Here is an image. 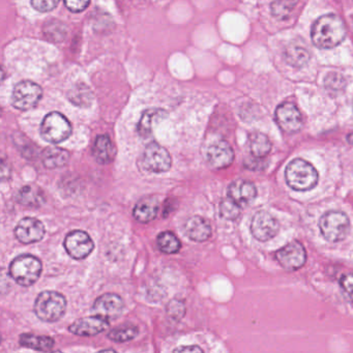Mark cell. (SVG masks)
<instances>
[{
	"mask_svg": "<svg viewBox=\"0 0 353 353\" xmlns=\"http://www.w3.org/2000/svg\"><path fill=\"white\" fill-rule=\"evenodd\" d=\"M313 44L319 49H332L346 37V28L340 17L334 14L324 15L314 23L311 32Z\"/></svg>",
	"mask_w": 353,
	"mask_h": 353,
	"instance_id": "1",
	"label": "cell"
},
{
	"mask_svg": "<svg viewBox=\"0 0 353 353\" xmlns=\"http://www.w3.org/2000/svg\"><path fill=\"white\" fill-rule=\"evenodd\" d=\"M287 185L295 191L305 192L313 189L318 183V173L313 165L296 159L289 163L285 171Z\"/></svg>",
	"mask_w": 353,
	"mask_h": 353,
	"instance_id": "2",
	"label": "cell"
},
{
	"mask_svg": "<svg viewBox=\"0 0 353 353\" xmlns=\"http://www.w3.org/2000/svg\"><path fill=\"white\" fill-rule=\"evenodd\" d=\"M42 262L32 255L24 254L18 256L10 265V276L20 286L30 287L34 285L42 274Z\"/></svg>",
	"mask_w": 353,
	"mask_h": 353,
	"instance_id": "3",
	"label": "cell"
},
{
	"mask_svg": "<svg viewBox=\"0 0 353 353\" xmlns=\"http://www.w3.org/2000/svg\"><path fill=\"white\" fill-rule=\"evenodd\" d=\"M67 310V299L55 291H44L39 294L34 303V313L45 322L59 321Z\"/></svg>",
	"mask_w": 353,
	"mask_h": 353,
	"instance_id": "4",
	"label": "cell"
},
{
	"mask_svg": "<svg viewBox=\"0 0 353 353\" xmlns=\"http://www.w3.org/2000/svg\"><path fill=\"white\" fill-rule=\"evenodd\" d=\"M319 228L326 241L338 243L348 234L350 222L344 212H328L320 219Z\"/></svg>",
	"mask_w": 353,
	"mask_h": 353,
	"instance_id": "5",
	"label": "cell"
},
{
	"mask_svg": "<svg viewBox=\"0 0 353 353\" xmlns=\"http://www.w3.org/2000/svg\"><path fill=\"white\" fill-rule=\"evenodd\" d=\"M71 134V123L65 115L59 112L49 113L41 125L43 139L50 143H61L67 140Z\"/></svg>",
	"mask_w": 353,
	"mask_h": 353,
	"instance_id": "6",
	"label": "cell"
},
{
	"mask_svg": "<svg viewBox=\"0 0 353 353\" xmlns=\"http://www.w3.org/2000/svg\"><path fill=\"white\" fill-rule=\"evenodd\" d=\"M43 97L42 88L32 81H22L14 88L12 104L22 111L34 108Z\"/></svg>",
	"mask_w": 353,
	"mask_h": 353,
	"instance_id": "7",
	"label": "cell"
},
{
	"mask_svg": "<svg viewBox=\"0 0 353 353\" xmlns=\"http://www.w3.org/2000/svg\"><path fill=\"white\" fill-rule=\"evenodd\" d=\"M171 157L166 148L157 142L146 146L142 157V165L146 170L154 173H164L171 168Z\"/></svg>",
	"mask_w": 353,
	"mask_h": 353,
	"instance_id": "8",
	"label": "cell"
},
{
	"mask_svg": "<svg viewBox=\"0 0 353 353\" xmlns=\"http://www.w3.org/2000/svg\"><path fill=\"white\" fill-rule=\"evenodd\" d=\"M279 263L289 272L299 270L307 261L305 247L299 241H291L276 253Z\"/></svg>",
	"mask_w": 353,
	"mask_h": 353,
	"instance_id": "9",
	"label": "cell"
},
{
	"mask_svg": "<svg viewBox=\"0 0 353 353\" xmlns=\"http://www.w3.org/2000/svg\"><path fill=\"white\" fill-rule=\"evenodd\" d=\"M65 251L74 259L81 260L94 251V241L88 233L81 230L70 232L65 239Z\"/></svg>",
	"mask_w": 353,
	"mask_h": 353,
	"instance_id": "10",
	"label": "cell"
},
{
	"mask_svg": "<svg viewBox=\"0 0 353 353\" xmlns=\"http://www.w3.org/2000/svg\"><path fill=\"white\" fill-rule=\"evenodd\" d=\"M276 121L281 130L289 134L296 133L303 127V117L293 103L285 102L276 108Z\"/></svg>",
	"mask_w": 353,
	"mask_h": 353,
	"instance_id": "11",
	"label": "cell"
},
{
	"mask_svg": "<svg viewBox=\"0 0 353 353\" xmlns=\"http://www.w3.org/2000/svg\"><path fill=\"white\" fill-rule=\"evenodd\" d=\"M279 231V223L270 212H258L251 223V232L256 239L268 241L276 236Z\"/></svg>",
	"mask_w": 353,
	"mask_h": 353,
	"instance_id": "12",
	"label": "cell"
},
{
	"mask_svg": "<svg viewBox=\"0 0 353 353\" xmlns=\"http://www.w3.org/2000/svg\"><path fill=\"white\" fill-rule=\"evenodd\" d=\"M15 235L20 243L26 245L38 243L44 237V224L36 218L28 216V218L22 219L16 226Z\"/></svg>",
	"mask_w": 353,
	"mask_h": 353,
	"instance_id": "13",
	"label": "cell"
},
{
	"mask_svg": "<svg viewBox=\"0 0 353 353\" xmlns=\"http://www.w3.org/2000/svg\"><path fill=\"white\" fill-rule=\"evenodd\" d=\"M123 305L125 303L121 296L108 293V294L102 295L94 301L92 311L94 315L101 316L108 320L114 319L121 316Z\"/></svg>",
	"mask_w": 353,
	"mask_h": 353,
	"instance_id": "14",
	"label": "cell"
},
{
	"mask_svg": "<svg viewBox=\"0 0 353 353\" xmlns=\"http://www.w3.org/2000/svg\"><path fill=\"white\" fill-rule=\"evenodd\" d=\"M109 327V321L106 318L94 315L92 317H86L83 319L74 322L70 326L72 334L82 336H92L105 332Z\"/></svg>",
	"mask_w": 353,
	"mask_h": 353,
	"instance_id": "15",
	"label": "cell"
},
{
	"mask_svg": "<svg viewBox=\"0 0 353 353\" xmlns=\"http://www.w3.org/2000/svg\"><path fill=\"white\" fill-rule=\"evenodd\" d=\"M208 161L210 166L216 169H224L230 166L234 160V152L226 141H218L212 144L208 150Z\"/></svg>",
	"mask_w": 353,
	"mask_h": 353,
	"instance_id": "16",
	"label": "cell"
},
{
	"mask_svg": "<svg viewBox=\"0 0 353 353\" xmlns=\"http://www.w3.org/2000/svg\"><path fill=\"white\" fill-rule=\"evenodd\" d=\"M257 189L251 181L245 179H237L233 181L228 188V197L239 205H249L255 200Z\"/></svg>",
	"mask_w": 353,
	"mask_h": 353,
	"instance_id": "17",
	"label": "cell"
},
{
	"mask_svg": "<svg viewBox=\"0 0 353 353\" xmlns=\"http://www.w3.org/2000/svg\"><path fill=\"white\" fill-rule=\"evenodd\" d=\"M185 231L190 239L197 241V243H202V241H208L212 235V226L205 219L195 216L187 221L185 225Z\"/></svg>",
	"mask_w": 353,
	"mask_h": 353,
	"instance_id": "18",
	"label": "cell"
},
{
	"mask_svg": "<svg viewBox=\"0 0 353 353\" xmlns=\"http://www.w3.org/2000/svg\"><path fill=\"white\" fill-rule=\"evenodd\" d=\"M16 200L26 208H40L44 204L45 194L37 185H26L16 194Z\"/></svg>",
	"mask_w": 353,
	"mask_h": 353,
	"instance_id": "19",
	"label": "cell"
},
{
	"mask_svg": "<svg viewBox=\"0 0 353 353\" xmlns=\"http://www.w3.org/2000/svg\"><path fill=\"white\" fill-rule=\"evenodd\" d=\"M159 212V201L154 197H145L136 204L133 216L138 222L148 223L156 219Z\"/></svg>",
	"mask_w": 353,
	"mask_h": 353,
	"instance_id": "20",
	"label": "cell"
},
{
	"mask_svg": "<svg viewBox=\"0 0 353 353\" xmlns=\"http://www.w3.org/2000/svg\"><path fill=\"white\" fill-rule=\"evenodd\" d=\"M92 154L100 164H109L114 160L115 148L109 136H98L92 148Z\"/></svg>",
	"mask_w": 353,
	"mask_h": 353,
	"instance_id": "21",
	"label": "cell"
},
{
	"mask_svg": "<svg viewBox=\"0 0 353 353\" xmlns=\"http://www.w3.org/2000/svg\"><path fill=\"white\" fill-rule=\"evenodd\" d=\"M70 154L63 148L49 146L42 152V162L48 169L61 168L69 162Z\"/></svg>",
	"mask_w": 353,
	"mask_h": 353,
	"instance_id": "22",
	"label": "cell"
},
{
	"mask_svg": "<svg viewBox=\"0 0 353 353\" xmlns=\"http://www.w3.org/2000/svg\"><path fill=\"white\" fill-rule=\"evenodd\" d=\"M166 112L161 109H148L142 114L138 123V133L141 137L146 138L152 135V127L156 121L165 119Z\"/></svg>",
	"mask_w": 353,
	"mask_h": 353,
	"instance_id": "23",
	"label": "cell"
},
{
	"mask_svg": "<svg viewBox=\"0 0 353 353\" xmlns=\"http://www.w3.org/2000/svg\"><path fill=\"white\" fill-rule=\"evenodd\" d=\"M19 343L22 346L37 351H44V352L52 350L54 346V340L51 336H36L32 334H21Z\"/></svg>",
	"mask_w": 353,
	"mask_h": 353,
	"instance_id": "24",
	"label": "cell"
},
{
	"mask_svg": "<svg viewBox=\"0 0 353 353\" xmlns=\"http://www.w3.org/2000/svg\"><path fill=\"white\" fill-rule=\"evenodd\" d=\"M159 250L164 254H175L181 250L179 239L170 231L160 233L157 239Z\"/></svg>",
	"mask_w": 353,
	"mask_h": 353,
	"instance_id": "25",
	"label": "cell"
},
{
	"mask_svg": "<svg viewBox=\"0 0 353 353\" xmlns=\"http://www.w3.org/2000/svg\"><path fill=\"white\" fill-rule=\"evenodd\" d=\"M138 334L139 330L137 326L130 323L121 324L109 332L108 338L113 342L125 343L133 340Z\"/></svg>",
	"mask_w": 353,
	"mask_h": 353,
	"instance_id": "26",
	"label": "cell"
},
{
	"mask_svg": "<svg viewBox=\"0 0 353 353\" xmlns=\"http://www.w3.org/2000/svg\"><path fill=\"white\" fill-rule=\"evenodd\" d=\"M272 150V143L268 136L256 133L251 138V152L255 158H264Z\"/></svg>",
	"mask_w": 353,
	"mask_h": 353,
	"instance_id": "27",
	"label": "cell"
},
{
	"mask_svg": "<svg viewBox=\"0 0 353 353\" xmlns=\"http://www.w3.org/2000/svg\"><path fill=\"white\" fill-rule=\"evenodd\" d=\"M285 59L289 65L293 67H301L309 61L310 54L307 49L294 45L287 49L285 52Z\"/></svg>",
	"mask_w": 353,
	"mask_h": 353,
	"instance_id": "28",
	"label": "cell"
},
{
	"mask_svg": "<svg viewBox=\"0 0 353 353\" xmlns=\"http://www.w3.org/2000/svg\"><path fill=\"white\" fill-rule=\"evenodd\" d=\"M296 6V0H274L270 6L272 14L276 19L284 20L290 16Z\"/></svg>",
	"mask_w": 353,
	"mask_h": 353,
	"instance_id": "29",
	"label": "cell"
},
{
	"mask_svg": "<svg viewBox=\"0 0 353 353\" xmlns=\"http://www.w3.org/2000/svg\"><path fill=\"white\" fill-rule=\"evenodd\" d=\"M220 212L223 218L227 220H235L241 214V205L228 197L221 202Z\"/></svg>",
	"mask_w": 353,
	"mask_h": 353,
	"instance_id": "30",
	"label": "cell"
},
{
	"mask_svg": "<svg viewBox=\"0 0 353 353\" xmlns=\"http://www.w3.org/2000/svg\"><path fill=\"white\" fill-rule=\"evenodd\" d=\"M59 1L61 0H32V6L41 13H48L59 6Z\"/></svg>",
	"mask_w": 353,
	"mask_h": 353,
	"instance_id": "31",
	"label": "cell"
},
{
	"mask_svg": "<svg viewBox=\"0 0 353 353\" xmlns=\"http://www.w3.org/2000/svg\"><path fill=\"white\" fill-rule=\"evenodd\" d=\"M340 285L347 299L353 303V274L343 276L340 280Z\"/></svg>",
	"mask_w": 353,
	"mask_h": 353,
	"instance_id": "32",
	"label": "cell"
},
{
	"mask_svg": "<svg viewBox=\"0 0 353 353\" xmlns=\"http://www.w3.org/2000/svg\"><path fill=\"white\" fill-rule=\"evenodd\" d=\"M90 0H65V5L73 13H81L90 5Z\"/></svg>",
	"mask_w": 353,
	"mask_h": 353,
	"instance_id": "33",
	"label": "cell"
},
{
	"mask_svg": "<svg viewBox=\"0 0 353 353\" xmlns=\"http://www.w3.org/2000/svg\"><path fill=\"white\" fill-rule=\"evenodd\" d=\"M168 314L173 318H181L185 314V305L181 301H171L168 307Z\"/></svg>",
	"mask_w": 353,
	"mask_h": 353,
	"instance_id": "34",
	"label": "cell"
},
{
	"mask_svg": "<svg viewBox=\"0 0 353 353\" xmlns=\"http://www.w3.org/2000/svg\"><path fill=\"white\" fill-rule=\"evenodd\" d=\"M174 351L175 352H185V351H191V352H193V351H199V352H202V349L198 346L181 347V348L175 349Z\"/></svg>",
	"mask_w": 353,
	"mask_h": 353,
	"instance_id": "35",
	"label": "cell"
},
{
	"mask_svg": "<svg viewBox=\"0 0 353 353\" xmlns=\"http://www.w3.org/2000/svg\"><path fill=\"white\" fill-rule=\"evenodd\" d=\"M347 141L353 145V133L349 134L348 137H347Z\"/></svg>",
	"mask_w": 353,
	"mask_h": 353,
	"instance_id": "36",
	"label": "cell"
}]
</instances>
